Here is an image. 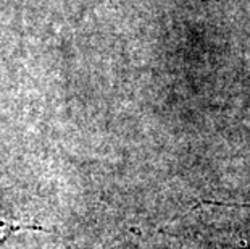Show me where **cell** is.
Masks as SVG:
<instances>
[{
	"instance_id": "6da1fadb",
	"label": "cell",
	"mask_w": 250,
	"mask_h": 249,
	"mask_svg": "<svg viewBox=\"0 0 250 249\" xmlns=\"http://www.w3.org/2000/svg\"><path fill=\"white\" fill-rule=\"evenodd\" d=\"M23 228V224H18V222H7V220H0V241H3L10 233L15 230Z\"/></svg>"
}]
</instances>
